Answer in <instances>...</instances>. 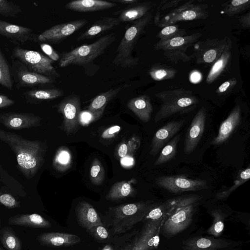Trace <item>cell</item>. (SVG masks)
Returning a JSON list of instances; mask_svg holds the SVG:
<instances>
[{
    "instance_id": "27",
    "label": "cell",
    "mask_w": 250,
    "mask_h": 250,
    "mask_svg": "<svg viewBox=\"0 0 250 250\" xmlns=\"http://www.w3.org/2000/svg\"><path fill=\"white\" fill-rule=\"evenodd\" d=\"M8 224L34 228H49L51 226L48 220L37 213L15 215L9 218Z\"/></svg>"
},
{
    "instance_id": "4",
    "label": "cell",
    "mask_w": 250,
    "mask_h": 250,
    "mask_svg": "<svg viewBox=\"0 0 250 250\" xmlns=\"http://www.w3.org/2000/svg\"><path fill=\"white\" fill-rule=\"evenodd\" d=\"M155 96L162 102L154 118L155 123L177 113L187 111L198 103L192 92L188 90H167L157 93Z\"/></svg>"
},
{
    "instance_id": "49",
    "label": "cell",
    "mask_w": 250,
    "mask_h": 250,
    "mask_svg": "<svg viewBox=\"0 0 250 250\" xmlns=\"http://www.w3.org/2000/svg\"><path fill=\"white\" fill-rule=\"evenodd\" d=\"M40 45L42 51L46 54L47 57L50 59L52 60L53 61H56L60 59V56L58 54L49 44L46 43H41Z\"/></svg>"
},
{
    "instance_id": "9",
    "label": "cell",
    "mask_w": 250,
    "mask_h": 250,
    "mask_svg": "<svg viewBox=\"0 0 250 250\" xmlns=\"http://www.w3.org/2000/svg\"><path fill=\"white\" fill-rule=\"evenodd\" d=\"M155 183L159 187L174 193L196 191L208 188L206 180L192 179L183 175L160 176L156 179Z\"/></svg>"
},
{
    "instance_id": "54",
    "label": "cell",
    "mask_w": 250,
    "mask_h": 250,
    "mask_svg": "<svg viewBox=\"0 0 250 250\" xmlns=\"http://www.w3.org/2000/svg\"><path fill=\"white\" fill-rule=\"evenodd\" d=\"M202 79L201 74L198 71H192L190 75V81L193 83H199Z\"/></svg>"
},
{
    "instance_id": "59",
    "label": "cell",
    "mask_w": 250,
    "mask_h": 250,
    "mask_svg": "<svg viewBox=\"0 0 250 250\" xmlns=\"http://www.w3.org/2000/svg\"><path fill=\"white\" fill-rule=\"evenodd\" d=\"M0 226H1V224H0Z\"/></svg>"
},
{
    "instance_id": "14",
    "label": "cell",
    "mask_w": 250,
    "mask_h": 250,
    "mask_svg": "<svg viewBox=\"0 0 250 250\" xmlns=\"http://www.w3.org/2000/svg\"><path fill=\"white\" fill-rule=\"evenodd\" d=\"M87 23L85 19H78L55 25L37 36L38 42L59 43Z\"/></svg>"
},
{
    "instance_id": "20",
    "label": "cell",
    "mask_w": 250,
    "mask_h": 250,
    "mask_svg": "<svg viewBox=\"0 0 250 250\" xmlns=\"http://www.w3.org/2000/svg\"><path fill=\"white\" fill-rule=\"evenodd\" d=\"M241 120V109L237 105L231 111L228 117L221 124L217 136L210 144L213 145H221L226 142L239 125Z\"/></svg>"
},
{
    "instance_id": "41",
    "label": "cell",
    "mask_w": 250,
    "mask_h": 250,
    "mask_svg": "<svg viewBox=\"0 0 250 250\" xmlns=\"http://www.w3.org/2000/svg\"><path fill=\"white\" fill-rule=\"evenodd\" d=\"M90 180L96 185H101L105 178V171L101 162L97 158L92 161L90 170Z\"/></svg>"
},
{
    "instance_id": "8",
    "label": "cell",
    "mask_w": 250,
    "mask_h": 250,
    "mask_svg": "<svg viewBox=\"0 0 250 250\" xmlns=\"http://www.w3.org/2000/svg\"><path fill=\"white\" fill-rule=\"evenodd\" d=\"M232 43L228 37L208 39L197 43L193 56L198 63H210L215 62L227 50L231 49Z\"/></svg>"
},
{
    "instance_id": "51",
    "label": "cell",
    "mask_w": 250,
    "mask_h": 250,
    "mask_svg": "<svg viewBox=\"0 0 250 250\" xmlns=\"http://www.w3.org/2000/svg\"><path fill=\"white\" fill-rule=\"evenodd\" d=\"M14 100L10 99L7 96L0 94V108L6 107L15 104Z\"/></svg>"
},
{
    "instance_id": "44",
    "label": "cell",
    "mask_w": 250,
    "mask_h": 250,
    "mask_svg": "<svg viewBox=\"0 0 250 250\" xmlns=\"http://www.w3.org/2000/svg\"><path fill=\"white\" fill-rule=\"evenodd\" d=\"M185 51L168 50L164 51V55L170 61L176 63L179 61L186 62L191 59Z\"/></svg>"
},
{
    "instance_id": "11",
    "label": "cell",
    "mask_w": 250,
    "mask_h": 250,
    "mask_svg": "<svg viewBox=\"0 0 250 250\" xmlns=\"http://www.w3.org/2000/svg\"><path fill=\"white\" fill-rule=\"evenodd\" d=\"M10 69L13 82L16 83L18 89L34 87L55 82V78L30 71L17 60L12 59Z\"/></svg>"
},
{
    "instance_id": "31",
    "label": "cell",
    "mask_w": 250,
    "mask_h": 250,
    "mask_svg": "<svg viewBox=\"0 0 250 250\" xmlns=\"http://www.w3.org/2000/svg\"><path fill=\"white\" fill-rule=\"evenodd\" d=\"M136 190L129 181H122L115 183L110 188L105 198L107 200H117L134 196Z\"/></svg>"
},
{
    "instance_id": "18",
    "label": "cell",
    "mask_w": 250,
    "mask_h": 250,
    "mask_svg": "<svg viewBox=\"0 0 250 250\" xmlns=\"http://www.w3.org/2000/svg\"><path fill=\"white\" fill-rule=\"evenodd\" d=\"M184 120L171 121L159 128L154 135L151 144L150 154L155 156L182 128Z\"/></svg>"
},
{
    "instance_id": "17",
    "label": "cell",
    "mask_w": 250,
    "mask_h": 250,
    "mask_svg": "<svg viewBox=\"0 0 250 250\" xmlns=\"http://www.w3.org/2000/svg\"><path fill=\"white\" fill-rule=\"evenodd\" d=\"M0 37L6 38L13 43L23 45L35 41L37 36L32 29L0 20Z\"/></svg>"
},
{
    "instance_id": "29",
    "label": "cell",
    "mask_w": 250,
    "mask_h": 250,
    "mask_svg": "<svg viewBox=\"0 0 250 250\" xmlns=\"http://www.w3.org/2000/svg\"><path fill=\"white\" fill-rule=\"evenodd\" d=\"M123 86L111 88L96 96L88 106L87 110L102 117L105 106L122 89Z\"/></svg>"
},
{
    "instance_id": "47",
    "label": "cell",
    "mask_w": 250,
    "mask_h": 250,
    "mask_svg": "<svg viewBox=\"0 0 250 250\" xmlns=\"http://www.w3.org/2000/svg\"><path fill=\"white\" fill-rule=\"evenodd\" d=\"M95 238L99 239H105L108 236V232L102 225L94 226L87 230Z\"/></svg>"
},
{
    "instance_id": "48",
    "label": "cell",
    "mask_w": 250,
    "mask_h": 250,
    "mask_svg": "<svg viewBox=\"0 0 250 250\" xmlns=\"http://www.w3.org/2000/svg\"><path fill=\"white\" fill-rule=\"evenodd\" d=\"M237 81L235 78H232L225 82L217 89L216 93L218 95L226 94L230 91L235 85Z\"/></svg>"
},
{
    "instance_id": "23",
    "label": "cell",
    "mask_w": 250,
    "mask_h": 250,
    "mask_svg": "<svg viewBox=\"0 0 250 250\" xmlns=\"http://www.w3.org/2000/svg\"><path fill=\"white\" fill-rule=\"evenodd\" d=\"M201 36L202 34L196 33L166 40H160L154 45V48L164 51L168 50L186 51L187 48L195 42Z\"/></svg>"
},
{
    "instance_id": "61",
    "label": "cell",
    "mask_w": 250,
    "mask_h": 250,
    "mask_svg": "<svg viewBox=\"0 0 250 250\" xmlns=\"http://www.w3.org/2000/svg\"></svg>"
},
{
    "instance_id": "32",
    "label": "cell",
    "mask_w": 250,
    "mask_h": 250,
    "mask_svg": "<svg viewBox=\"0 0 250 250\" xmlns=\"http://www.w3.org/2000/svg\"><path fill=\"white\" fill-rule=\"evenodd\" d=\"M231 58V49L226 51L214 63L206 79L208 83L215 81L227 68Z\"/></svg>"
},
{
    "instance_id": "1",
    "label": "cell",
    "mask_w": 250,
    "mask_h": 250,
    "mask_svg": "<svg viewBox=\"0 0 250 250\" xmlns=\"http://www.w3.org/2000/svg\"><path fill=\"white\" fill-rule=\"evenodd\" d=\"M0 140L15 153L20 170L27 178L37 173L44 162L46 146L40 141H30L0 129Z\"/></svg>"
},
{
    "instance_id": "33",
    "label": "cell",
    "mask_w": 250,
    "mask_h": 250,
    "mask_svg": "<svg viewBox=\"0 0 250 250\" xmlns=\"http://www.w3.org/2000/svg\"><path fill=\"white\" fill-rule=\"evenodd\" d=\"M180 139V135H177L162 148L158 158L154 163L155 166L166 163L176 156L177 144Z\"/></svg>"
},
{
    "instance_id": "37",
    "label": "cell",
    "mask_w": 250,
    "mask_h": 250,
    "mask_svg": "<svg viewBox=\"0 0 250 250\" xmlns=\"http://www.w3.org/2000/svg\"><path fill=\"white\" fill-rule=\"evenodd\" d=\"M13 83L10 67L0 47V85L12 90Z\"/></svg>"
},
{
    "instance_id": "22",
    "label": "cell",
    "mask_w": 250,
    "mask_h": 250,
    "mask_svg": "<svg viewBox=\"0 0 250 250\" xmlns=\"http://www.w3.org/2000/svg\"><path fill=\"white\" fill-rule=\"evenodd\" d=\"M75 212L79 225L86 230L94 226H103L95 209L87 202H79L76 208Z\"/></svg>"
},
{
    "instance_id": "36",
    "label": "cell",
    "mask_w": 250,
    "mask_h": 250,
    "mask_svg": "<svg viewBox=\"0 0 250 250\" xmlns=\"http://www.w3.org/2000/svg\"><path fill=\"white\" fill-rule=\"evenodd\" d=\"M250 178V167L249 166L243 170L239 171L233 185L225 190L218 192L216 195L217 199H223L228 198L237 188L243 185Z\"/></svg>"
},
{
    "instance_id": "50",
    "label": "cell",
    "mask_w": 250,
    "mask_h": 250,
    "mask_svg": "<svg viewBox=\"0 0 250 250\" xmlns=\"http://www.w3.org/2000/svg\"><path fill=\"white\" fill-rule=\"evenodd\" d=\"M121 130V126L118 125H112L104 130L101 137L103 139H110L114 137Z\"/></svg>"
},
{
    "instance_id": "60",
    "label": "cell",
    "mask_w": 250,
    "mask_h": 250,
    "mask_svg": "<svg viewBox=\"0 0 250 250\" xmlns=\"http://www.w3.org/2000/svg\"><path fill=\"white\" fill-rule=\"evenodd\" d=\"M0 250H2L0 248Z\"/></svg>"
},
{
    "instance_id": "7",
    "label": "cell",
    "mask_w": 250,
    "mask_h": 250,
    "mask_svg": "<svg viewBox=\"0 0 250 250\" xmlns=\"http://www.w3.org/2000/svg\"><path fill=\"white\" fill-rule=\"evenodd\" d=\"M208 5L194 3L189 0L175 8L161 19L155 16L154 22L159 26L165 27L178 21L204 20L208 16Z\"/></svg>"
},
{
    "instance_id": "6",
    "label": "cell",
    "mask_w": 250,
    "mask_h": 250,
    "mask_svg": "<svg viewBox=\"0 0 250 250\" xmlns=\"http://www.w3.org/2000/svg\"><path fill=\"white\" fill-rule=\"evenodd\" d=\"M152 205L153 204L141 201L114 208L115 231L123 232L142 221Z\"/></svg>"
},
{
    "instance_id": "56",
    "label": "cell",
    "mask_w": 250,
    "mask_h": 250,
    "mask_svg": "<svg viewBox=\"0 0 250 250\" xmlns=\"http://www.w3.org/2000/svg\"><path fill=\"white\" fill-rule=\"evenodd\" d=\"M121 163L123 166L130 167L134 164V160L132 157L126 155L124 157L122 158Z\"/></svg>"
},
{
    "instance_id": "3",
    "label": "cell",
    "mask_w": 250,
    "mask_h": 250,
    "mask_svg": "<svg viewBox=\"0 0 250 250\" xmlns=\"http://www.w3.org/2000/svg\"><path fill=\"white\" fill-rule=\"evenodd\" d=\"M116 40L114 33L105 35L93 42L78 46L67 52H63L59 65L65 67L70 65L84 66L93 62Z\"/></svg>"
},
{
    "instance_id": "19",
    "label": "cell",
    "mask_w": 250,
    "mask_h": 250,
    "mask_svg": "<svg viewBox=\"0 0 250 250\" xmlns=\"http://www.w3.org/2000/svg\"><path fill=\"white\" fill-rule=\"evenodd\" d=\"M232 242L228 239L196 236L183 242L184 250H218L229 247Z\"/></svg>"
},
{
    "instance_id": "2",
    "label": "cell",
    "mask_w": 250,
    "mask_h": 250,
    "mask_svg": "<svg viewBox=\"0 0 250 250\" xmlns=\"http://www.w3.org/2000/svg\"><path fill=\"white\" fill-rule=\"evenodd\" d=\"M152 18L148 12L134 22L126 30L116 52L113 63L123 68H133L138 63L139 59L132 56V52L137 42Z\"/></svg>"
},
{
    "instance_id": "26",
    "label": "cell",
    "mask_w": 250,
    "mask_h": 250,
    "mask_svg": "<svg viewBox=\"0 0 250 250\" xmlns=\"http://www.w3.org/2000/svg\"><path fill=\"white\" fill-rule=\"evenodd\" d=\"M127 107L142 122L147 123L150 120L153 107L148 96L143 95L130 99Z\"/></svg>"
},
{
    "instance_id": "12",
    "label": "cell",
    "mask_w": 250,
    "mask_h": 250,
    "mask_svg": "<svg viewBox=\"0 0 250 250\" xmlns=\"http://www.w3.org/2000/svg\"><path fill=\"white\" fill-rule=\"evenodd\" d=\"M165 218L148 220L129 250H155L158 247L161 227Z\"/></svg>"
},
{
    "instance_id": "46",
    "label": "cell",
    "mask_w": 250,
    "mask_h": 250,
    "mask_svg": "<svg viewBox=\"0 0 250 250\" xmlns=\"http://www.w3.org/2000/svg\"><path fill=\"white\" fill-rule=\"evenodd\" d=\"M0 203L8 208L20 207V203L11 195L0 191Z\"/></svg>"
},
{
    "instance_id": "43",
    "label": "cell",
    "mask_w": 250,
    "mask_h": 250,
    "mask_svg": "<svg viewBox=\"0 0 250 250\" xmlns=\"http://www.w3.org/2000/svg\"><path fill=\"white\" fill-rule=\"evenodd\" d=\"M22 13L21 7L12 1L0 0V15L5 17H16Z\"/></svg>"
},
{
    "instance_id": "16",
    "label": "cell",
    "mask_w": 250,
    "mask_h": 250,
    "mask_svg": "<svg viewBox=\"0 0 250 250\" xmlns=\"http://www.w3.org/2000/svg\"><path fill=\"white\" fill-rule=\"evenodd\" d=\"M42 118L33 113H0V123L11 129H21L41 125Z\"/></svg>"
},
{
    "instance_id": "45",
    "label": "cell",
    "mask_w": 250,
    "mask_h": 250,
    "mask_svg": "<svg viewBox=\"0 0 250 250\" xmlns=\"http://www.w3.org/2000/svg\"><path fill=\"white\" fill-rule=\"evenodd\" d=\"M101 117L88 110L80 112L79 115V124L83 126H87L90 123L98 120Z\"/></svg>"
},
{
    "instance_id": "57",
    "label": "cell",
    "mask_w": 250,
    "mask_h": 250,
    "mask_svg": "<svg viewBox=\"0 0 250 250\" xmlns=\"http://www.w3.org/2000/svg\"><path fill=\"white\" fill-rule=\"evenodd\" d=\"M119 2L123 4H132L138 2V0H114L113 2Z\"/></svg>"
},
{
    "instance_id": "10",
    "label": "cell",
    "mask_w": 250,
    "mask_h": 250,
    "mask_svg": "<svg viewBox=\"0 0 250 250\" xmlns=\"http://www.w3.org/2000/svg\"><path fill=\"white\" fill-rule=\"evenodd\" d=\"M195 204L189 205L176 210L164 222L160 232L170 238L187 229L192 221Z\"/></svg>"
},
{
    "instance_id": "53",
    "label": "cell",
    "mask_w": 250,
    "mask_h": 250,
    "mask_svg": "<svg viewBox=\"0 0 250 250\" xmlns=\"http://www.w3.org/2000/svg\"><path fill=\"white\" fill-rule=\"evenodd\" d=\"M239 21L241 25L245 28H249L250 26V14L248 12L246 14L241 16Z\"/></svg>"
},
{
    "instance_id": "25",
    "label": "cell",
    "mask_w": 250,
    "mask_h": 250,
    "mask_svg": "<svg viewBox=\"0 0 250 250\" xmlns=\"http://www.w3.org/2000/svg\"><path fill=\"white\" fill-rule=\"evenodd\" d=\"M117 3L101 0H76L67 3L66 8L80 12H89L112 8Z\"/></svg>"
},
{
    "instance_id": "5",
    "label": "cell",
    "mask_w": 250,
    "mask_h": 250,
    "mask_svg": "<svg viewBox=\"0 0 250 250\" xmlns=\"http://www.w3.org/2000/svg\"><path fill=\"white\" fill-rule=\"evenodd\" d=\"M11 58L20 62L32 72L53 78L60 77L52 65L54 61L38 51L18 46L13 49Z\"/></svg>"
},
{
    "instance_id": "42",
    "label": "cell",
    "mask_w": 250,
    "mask_h": 250,
    "mask_svg": "<svg viewBox=\"0 0 250 250\" xmlns=\"http://www.w3.org/2000/svg\"><path fill=\"white\" fill-rule=\"evenodd\" d=\"M186 31L177 25H170L164 27L157 35L160 40H166L177 37L185 36Z\"/></svg>"
},
{
    "instance_id": "24",
    "label": "cell",
    "mask_w": 250,
    "mask_h": 250,
    "mask_svg": "<svg viewBox=\"0 0 250 250\" xmlns=\"http://www.w3.org/2000/svg\"><path fill=\"white\" fill-rule=\"evenodd\" d=\"M121 21L117 18L103 17L94 22L83 33L79 36L77 41L90 39L111 30L120 24Z\"/></svg>"
},
{
    "instance_id": "38",
    "label": "cell",
    "mask_w": 250,
    "mask_h": 250,
    "mask_svg": "<svg viewBox=\"0 0 250 250\" xmlns=\"http://www.w3.org/2000/svg\"><path fill=\"white\" fill-rule=\"evenodd\" d=\"M210 215L213 217V222L207 230V232L215 237H218L223 232L224 220L227 215L219 209L212 210Z\"/></svg>"
},
{
    "instance_id": "21",
    "label": "cell",
    "mask_w": 250,
    "mask_h": 250,
    "mask_svg": "<svg viewBox=\"0 0 250 250\" xmlns=\"http://www.w3.org/2000/svg\"><path fill=\"white\" fill-rule=\"evenodd\" d=\"M40 243L47 247H71L81 241L76 235L60 232L43 233L37 237Z\"/></svg>"
},
{
    "instance_id": "55",
    "label": "cell",
    "mask_w": 250,
    "mask_h": 250,
    "mask_svg": "<svg viewBox=\"0 0 250 250\" xmlns=\"http://www.w3.org/2000/svg\"><path fill=\"white\" fill-rule=\"evenodd\" d=\"M128 149L127 145L125 143L121 144L118 149V154L119 157L123 158L127 154Z\"/></svg>"
},
{
    "instance_id": "39",
    "label": "cell",
    "mask_w": 250,
    "mask_h": 250,
    "mask_svg": "<svg viewBox=\"0 0 250 250\" xmlns=\"http://www.w3.org/2000/svg\"><path fill=\"white\" fill-rule=\"evenodd\" d=\"M176 72L173 68L157 64L152 66L149 71L151 77L155 81L172 79Z\"/></svg>"
},
{
    "instance_id": "58",
    "label": "cell",
    "mask_w": 250,
    "mask_h": 250,
    "mask_svg": "<svg viewBox=\"0 0 250 250\" xmlns=\"http://www.w3.org/2000/svg\"><path fill=\"white\" fill-rule=\"evenodd\" d=\"M102 250H113L112 248L109 245H106Z\"/></svg>"
},
{
    "instance_id": "52",
    "label": "cell",
    "mask_w": 250,
    "mask_h": 250,
    "mask_svg": "<svg viewBox=\"0 0 250 250\" xmlns=\"http://www.w3.org/2000/svg\"><path fill=\"white\" fill-rule=\"evenodd\" d=\"M181 1L179 0H174L171 1H163L160 4V6L158 8L159 10H165L170 7H173L178 5Z\"/></svg>"
},
{
    "instance_id": "15",
    "label": "cell",
    "mask_w": 250,
    "mask_h": 250,
    "mask_svg": "<svg viewBox=\"0 0 250 250\" xmlns=\"http://www.w3.org/2000/svg\"><path fill=\"white\" fill-rule=\"evenodd\" d=\"M207 117V110L202 107L195 115L187 130L184 142V151L190 154L196 148L204 133Z\"/></svg>"
},
{
    "instance_id": "13",
    "label": "cell",
    "mask_w": 250,
    "mask_h": 250,
    "mask_svg": "<svg viewBox=\"0 0 250 250\" xmlns=\"http://www.w3.org/2000/svg\"><path fill=\"white\" fill-rule=\"evenodd\" d=\"M58 111L63 117V129L67 135L75 133L78 129L81 102L79 96L71 94L64 98L58 105Z\"/></svg>"
},
{
    "instance_id": "40",
    "label": "cell",
    "mask_w": 250,
    "mask_h": 250,
    "mask_svg": "<svg viewBox=\"0 0 250 250\" xmlns=\"http://www.w3.org/2000/svg\"><path fill=\"white\" fill-rule=\"evenodd\" d=\"M223 11L229 16H233L246 9L250 6L249 0H233L223 5Z\"/></svg>"
},
{
    "instance_id": "30",
    "label": "cell",
    "mask_w": 250,
    "mask_h": 250,
    "mask_svg": "<svg viewBox=\"0 0 250 250\" xmlns=\"http://www.w3.org/2000/svg\"><path fill=\"white\" fill-rule=\"evenodd\" d=\"M63 92L58 88L32 89L25 91L23 95L27 102L37 104L45 100H52L63 95Z\"/></svg>"
},
{
    "instance_id": "35",
    "label": "cell",
    "mask_w": 250,
    "mask_h": 250,
    "mask_svg": "<svg viewBox=\"0 0 250 250\" xmlns=\"http://www.w3.org/2000/svg\"><path fill=\"white\" fill-rule=\"evenodd\" d=\"M72 155L69 150L65 147H60L53 160V165L56 169L64 171L71 165Z\"/></svg>"
},
{
    "instance_id": "28",
    "label": "cell",
    "mask_w": 250,
    "mask_h": 250,
    "mask_svg": "<svg viewBox=\"0 0 250 250\" xmlns=\"http://www.w3.org/2000/svg\"><path fill=\"white\" fill-rule=\"evenodd\" d=\"M153 5V3L150 1L135 3L133 6L127 7L118 12L117 18L121 22L136 21L146 15Z\"/></svg>"
},
{
    "instance_id": "34",
    "label": "cell",
    "mask_w": 250,
    "mask_h": 250,
    "mask_svg": "<svg viewBox=\"0 0 250 250\" xmlns=\"http://www.w3.org/2000/svg\"><path fill=\"white\" fill-rule=\"evenodd\" d=\"M0 241L7 250H21V243L13 229L8 227L0 230Z\"/></svg>"
}]
</instances>
